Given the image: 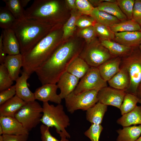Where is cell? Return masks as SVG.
Returning <instances> with one entry per match:
<instances>
[{
    "mask_svg": "<svg viewBox=\"0 0 141 141\" xmlns=\"http://www.w3.org/2000/svg\"><path fill=\"white\" fill-rule=\"evenodd\" d=\"M83 49L74 41L61 44L35 72L42 85L56 84L61 77L67 72L70 64L79 56Z\"/></svg>",
    "mask_w": 141,
    "mask_h": 141,
    "instance_id": "obj_1",
    "label": "cell"
},
{
    "mask_svg": "<svg viewBox=\"0 0 141 141\" xmlns=\"http://www.w3.org/2000/svg\"><path fill=\"white\" fill-rule=\"evenodd\" d=\"M57 26L33 48L23 55V72L29 76L44 63L61 44L63 33Z\"/></svg>",
    "mask_w": 141,
    "mask_h": 141,
    "instance_id": "obj_2",
    "label": "cell"
},
{
    "mask_svg": "<svg viewBox=\"0 0 141 141\" xmlns=\"http://www.w3.org/2000/svg\"><path fill=\"white\" fill-rule=\"evenodd\" d=\"M57 25L25 18L16 20L10 28L14 32L22 55L31 50Z\"/></svg>",
    "mask_w": 141,
    "mask_h": 141,
    "instance_id": "obj_3",
    "label": "cell"
},
{
    "mask_svg": "<svg viewBox=\"0 0 141 141\" xmlns=\"http://www.w3.org/2000/svg\"><path fill=\"white\" fill-rule=\"evenodd\" d=\"M61 7L60 3L57 0H35L25 10V17L56 25L59 20Z\"/></svg>",
    "mask_w": 141,
    "mask_h": 141,
    "instance_id": "obj_4",
    "label": "cell"
},
{
    "mask_svg": "<svg viewBox=\"0 0 141 141\" xmlns=\"http://www.w3.org/2000/svg\"><path fill=\"white\" fill-rule=\"evenodd\" d=\"M43 115L41 122L43 124L50 127H54L58 133L62 132L67 138L70 136L66 130L70 125V119L64 110L61 104L56 106L50 104L48 102H43Z\"/></svg>",
    "mask_w": 141,
    "mask_h": 141,
    "instance_id": "obj_5",
    "label": "cell"
},
{
    "mask_svg": "<svg viewBox=\"0 0 141 141\" xmlns=\"http://www.w3.org/2000/svg\"><path fill=\"white\" fill-rule=\"evenodd\" d=\"M138 46L132 48L128 54L121 58L120 67L127 70L130 77V86L126 92L137 96L141 83V50Z\"/></svg>",
    "mask_w": 141,
    "mask_h": 141,
    "instance_id": "obj_6",
    "label": "cell"
},
{
    "mask_svg": "<svg viewBox=\"0 0 141 141\" xmlns=\"http://www.w3.org/2000/svg\"><path fill=\"white\" fill-rule=\"evenodd\" d=\"M79 56L90 67L97 68L106 61L114 57L96 38L90 43L86 44Z\"/></svg>",
    "mask_w": 141,
    "mask_h": 141,
    "instance_id": "obj_7",
    "label": "cell"
},
{
    "mask_svg": "<svg viewBox=\"0 0 141 141\" xmlns=\"http://www.w3.org/2000/svg\"><path fill=\"white\" fill-rule=\"evenodd\" d=\"M42 115V107L35 100L26 102L14 117L29 132L41 122Z\"/></svg>",
    "mask_w": 141,
    "mask_h": 141,
    "instance_id": "obj_8",
    "label": "cell"
},
{
    "mask_svg": "<svg viewBox=\"0 0 141 141\" xmlns=\"http://www.w3.org/2000/svg\"><path fill=\"white\" fill-rule=\"evenodd\" d=\"M99 91L92 90L78 94L72 92L64 99L67 111L71 114L79 109L86 111L98 102L97 95Z\"/></svg>",
    "mask_w": 141,
    "mask_h": 141,
    "instance_id": "obj_9",
    "label": "cell"
},
{
    "mask_svg": "<svg viewBox=\"0 0 141 141\" xmlns=\"http://www.w3.org/2000/svg\"><path fill=\"white\" fill-rule=\"evenodd\" d=\"M107 86V82L102 78L98 68L90 67L87 73L81 79L73 92L78 94L91 90L99 91Z\"/></svg>",
    "mask_w": 141,
    "mask_h": 141,
    "instance_id": "obj_10",
    "label": "cell"
},
{
    "mask_svg": "<svg viewBox=\"0 0 141 141\" xmlns=\"http://www.w3.org/2000/svg\"><path fill=\"white\" fill-rule=\"evenodd\" d=\"M126 93L124 90L107 86L98 91L97 97L98 102L102 104L120 109Z\"/></svg>",
    "mask_w": 141,
    "mask_h": 141,
    "instance_id": "obj_11",
    "label": "cell"
},
{
    "mask_svg": "<svg viewBox=\"0 0 141 141\" xmlns=\"http://www.w3.org/2000/svg\"><path fill=\"white\" fill-rule=\"evenodd\" d=\"M58 87L56 84H45L38 88L34 93L35 100L44 102L49 101L57 104H61L62 99L57 93Z\"/></svg>",
    "mask_w": 141,
    "mask_h": 141,
    "instance_id": "obj_12",
    "label": "cell"
},
{
    "mask_svg": "<svg viewBox=\"0 0 141 141\" xmlns=\"http://www.w3.org/2000/svg\"><path fill=\"white\" fill-rule=\"evenodd\" d=\"M0 125L2 128L3 134L18 135L29 133L15 117L0 116Z\"/></svg>",
    "mask_w": 141,
    "mask_h": 141,
    "instance_id": "obj_13",
    "label": "cell"
},
{
    "mask_svg": "<svg viewBox=\"0 0 141 141\" xmlns=\"http://www.w3.org/2000/svg\"><path fill=\"white\" fill-rule=\"evenodd\" d=\"M2 42L6 54L16 55L20 53V44L15 34L11 28L3 30Z\"/></svg>",
    "mask_w": 141,
    "mask_h": 141,
    "instance_id": "obj_14",
    "label": "cell"
},
{
    "mask_svg": "<svg viewBox=\"0 0 141 141\" xmlns=\"http://www.w3.org/2000/svg\"><path fill=\"white\" fill-rule=\"evenodd\" d=\"M79 79L66 72L61 77L57 84L60 90L59 94L61 98L64 99L74 91L79 82Z\"/></svg>",
    "mask_w": 141,
    "mask_h": 141,
    "instance_id": "obj_15",
    "label": "cell"
},
{
    "mask_svg": "<svg viewBox=\"0 0 141 141\" xmlns=\"http://www.w3.org/2000/svg\"><path fill=\"white\" fill-rule=\"evenodd\" d=\"M121 58L113 57L107 60L98 67L102 78L107 82L120 70Z\"/></svg>",
    "mask_w": 141,
    "mask_h": 141,
    "instance_id": "obj_16",
    "label": "cell"
},
{
    "mask_svg": "<svg viewBox=\"0 0 141 141\" xmlns=\"http://www.w3.org/2000/svg\"><path fill=\"white\" fill-rule=\"evenodd\" d=\"M30 77L23 72L21 75L15 81L16 95L26 102L35 100L34 93L30 90L27 85V81Z\"/></svg>",
    "mask_w": 141,
    "mask_h": 141,
    "instance_id": "obj_17",
    "label": "cell"
},
{
    "mask_svg": "<svg viewBox=\"0 0 141 141\" xmlns=\"http://www.w3.org/2000/svg\"><path fill=\"white\" fill-rule=\"evenodd\" d=\"M115 35L114 41L127 46H138L141 43L140 31L118 32Z\"/></svg>",
    "mask_w": 141,
    "mask_h": 141,
    "instance_id": "obj_18",
    "label": "cell"
},
{
    "mask_svg": "<svg viewBox=\"0 0 141 141\" xmlns=\"http://www.w3.org/2000/svg\"><path fill=\"white\" fill-rule=\"evenodd\" d=\"M3 64L11 79L15 81L19 77L20 69L23 66V56L21 53L16 55H7Z\"/></svg>",
    "mask_w": 141,
    "mask_h": 141,
    "instance_id": "obj_19",
    "label": "cell"
},
{
    "mask_svg": "<svg viewBox=\"0 0 141 141\" xmlns=\"http://www.w3.org/2000/svg\"><path fill=\"white\" fill-rule=\"evenodd\" d=\"M26 102L16 95L0 106V116L14 117L15 114Z\"/></svg>",
    "mask_w": 141,
    "mask_h": 141,
    "instance_id": "obj_20",
    "label": "cell"
},
{
    "mask_svg": "<svg viewBox=\"0 0 141 141\" xmlns=\"http://www.w3.org/2000/svg\"><path fill=\"white\" fill-rule=\"evenodd\" d=\"M120 67L119 71L107 82L110 87L126 92L130 86V77L125 68Z\"/></svg>",
    "mask_w": 141,
    "mask_h": 141,
    "instance_id": "obj_21",
    "label": "cell"
},
{
    "mask_svg": "<svg viewBox=\"0 0 141 141\" xmlns=\"http://www.w3.org/2000/svg\"><path fill=\"white\" fill-rule=\"evenodd\" d=\"M107 109V105L98 102L86 110V120L91 124H101Z\"/></svg>",
    "mask_w": 141,
    "mask_h": 141,
    "instance_id": "obj_22",
    "label": "cell"
},
{
    "mask_svg": "<svg viewBox=\"0 0 141 141\" xmlns=\"http://www.w3.org/2000/svg\"><path fill=\"white\" fill-rule=\"evenodd\" d=\"M117 123L123 127L141 125V105H137L132 110L122 115L117 120Z\"/></svg>",
    "mask_w": 141,
    "mask_h": 141,
    "instance_id": "obj_23",
    "label": "cell"
},
{
    "mask_svg": "<svg viewBox=\"0 0 141 141\" xmlns=\"http://www.w3.org/2000/svg\"><path fill=\"white\" fill-rule=\"evenodd\" d=\"M116 132L118 135L116 141H135L141 134V125L123 127Z\"/></svg>",
    "mask_w": 141,
    "mask_h": 141,
    "instance_id": "obj_24",
    "label": "cell"
},
{
    "mask_svg": "<svg viewBox=\"0 0 141 141\" xmlns=\"http://www.w3.org/2000/svg\"><path fill=\"white\" fill-rule=\"evenodd\" d=\"M101 44L109 52L113 57L121 58L126 56L132 50V48L110 40H100Z\"/></svg>",
    "mask_w": 141,
    "mask_h": 141,
    "instance_id": "obj_25",
    "label": "cell"
},
{
    "mask_svg": "<svg viewBox=\"0 0 141 141\" xmlns=\"http://www.w3.org/2000/svg\"><path fill=\"white\" fill-rule=\"evenodd\" d=\"M90 67L87 63L79 56L70 64L67 72L79 79L84 76Z\"/></svg>",
    "mask_w": 141,
    "mask_h": 141,
    "instance_id": "obj_26",
    "label": "cell"
},
{
    "mask_svg": "<svg viewBox=\"0 0 141 141\" xmlns=\"http://www.w3.org/2000/svg\"><path fill=\"white\" fill-rule=\"evenodd\" d=\"M100 10L104 11L117 18L120 21L128 20L116 3L104 1L101 3L97 7Z\"/></svg>",
    "mask_w": 141,
    "mask_h": 141,
    "instance_id": "obj_27",
    "label": "cell"
},
{
    "mask_svg": "<svg viewBox=\"0 0 141 141\" xmlns=\"http://www.w3.org/2000/svg\"><path fill=\"white\" fill-rule=\"evenodd\" d=\"M96 22L110 27L113 24L120 22L115 17L95 7L90 15Z\"/></svg>",
    "mask_w": 141,
    "mask_h": 141,
    "instance_id": "obj_28",
    "label": "cell"
},
{
    "mask_svg": "<svg viewBox=\"0 0 141 141\" xmlns=\"http://www.w3.org/2000/svg\"><path fill=\"white\" fill-rule=\"evenodd\" d=\"M114 33L128 31H140L139 24L132 19L127 20L113 24L110 27Z\"/></svg>",
    "mask_w": 141,
    "mask_h": 141,
    "instance_id": "obj_29",
    "label": "cell"
},
{
    "mask_svg": "<svg viewBox=\"0 0 141 141\" xmlns=\"http://www.w3.org/2000/svg\"><path fill=\"white\" fill-rule=\"evenodd\" d=\"M70 17L64 25L63 27L62 38L66 39L72 36L75 30L76 22L82 15L78 10L71 11Z\"/></svg>",
    "mask_w": 141,
    "mask_h": 141,
    "instance_id": "obj_30",
    "label": "cell"
},
{
    "mask_svg": "<svg viewBox=\"0 0 141 141\" xmlns=\"http://www.w3.org/2000/svg\"><path fill=\"white\" fill-rule=\"evenodd\" d=\"M5 4V7L13 15L17 20L25 18V11L19 0H3Z\"/></svg>",
    "mask_w": 141,
    "mask_h": 141,
    "instance_id": "obj_31",
    "label": "cell"
},
{
    "mask_svg": "<svg viewBox=\"0 0 141 141\" xmlns=\"http://www.w3.org/2000/svg\"><path fill=\"white\" fill-rule=\"evenodd\" d=\"M139 99L137 96L126 92L120 108L121 114L122 115L133 109L138 103Z\"/></svg>",
    "mask_w": 141,
    "mask_h": 141,
    "instance_id": "obj_32",
    "label": "cell"
},
{
    "mask_svg": "<svg viewBox=\"0 0 141 141\" xmlns=\"http://www.w3.org/2000/svg\"><path fill=\"white\" fill-rule=\"evenodd\" d=\"M17 20L5 7L0 8V27L3 30L10 28Z\"/></svg>",
    "mask_w": 141,
    "mask_h": 141,
    "instance_id": "obj_33",
    "label": "cell"
},
{
    "mask_svg": "<svg viewBox=\"0 0 141 141\" xmlns=\"http://www.w3.org/2000/svg\"><path fill=\"white\" fill-rule=\"evenodd\" d=\"M96 34L100 40H114L115 33L111 29L110 27L96 22L93 26Z\"/></svg>",
    "mask_w": 141,
    "mask_h": 141,
    "instance_id": "obj_34",
    "label": "cell"
},
{
    "mask_svg": "<svg viewBox=\"0 0 141 141\" xmlns=\"http://www.w3.org/2000/svg\"><path fill=\"white\" fill-rule=\"evenodd\" d=\"M50 128L42 124L40 127L42 141H69L65 134L62 132L58 133L61 138L60 140L57 139L53 136L50 131Z\"/></svg>",
    "mask_w": 141,
    "mask_h": 141,
    "instance_id": "obj_35",
    "label": "cell"
},
{
    "mask_svg": "<svg viewBox=\"0 0 141 141\" xmlns=\"http://www.w3.org/2000/svg\"><path fill=\"white\" fill-rule=\"evenodd\" d=\"M13 81L3 64L0 65V91L8 89L12 85Z\"/></svg>",
    "mask_w": 141,
    "mask_h": 141,
    "instance_id": "obj_36",
    "label": "cell"
},
{
    "mask_svg": "<svg viewBox=\"0 0 141 141\" xmlns=\"http://www.w3.org/2000/svg\"><path fill=\"white\" fill-rule=\"evenodd\" d=\"M134 0H117L116 3L128 20L132 19Z\"/></svg>",
    "mask_w": 141,
    "mask_h": 141,
    "instance_id": "obj_37",
    "label": "cell"
},
{
    "mask_svg": "<svg viewBox=\"0 0 141 141\" xmlns=\"http://www.w3.org/2000/svg\"><path fill=\"white\" fill-rule=\"evenodd\" d=\"M103 129L101 124H91L89 128L85 132L84 134L91 141H99L100 136Z\"/></svg>",
    "mask_w": 141,
    "mask_h": 141,
    "instance_id": "obj_38",
    "label": "cell"
},
{
    "mask_svg": "<svg viewBox=\"0 0 141 141\" xmlns=\"http://www.w3.org/2000/svg\"><path fill=\"white\" fill-rule=\"evenodd\" d=\"M78 34L79 36L85 40L87 44L91 43L96 38L97 36L94 27L93 26L80 29Z\"/></svg>",
    "mask_w": 141,
    "mask_h": 141,
    "instance_id": "obj_39",
    "label": "cell"
},
{
    "mask_svg": "<svg viewBox=\"0 0 141 141\" xmlns=\"http://www.w3.org/2000/svg\"><path fill=\"white\" fill-rule=\"evenodd\" d=\"M77 9L82 15L90 16L94 8L87 0H76Z\"/></svg>",
    "mask_w": 141,
    "mask_h": 141,
    "instance_id": "obj_40",
    "label": "cell"
},
{
    "mask_svg": "<svg viewBox=\"0 0 141 141\" xmlns=\"http://www.w3.org/2000/svg\"><path fill=\"white\" fill-rule=\"evenodd\" d=\"M96 22L95 19L91 16L82 15L77 19L76 25L81 29L93 26Z\"/></svg>",
    "mask_w": 141,
    "mask_h": 141,
    "instance_id": "obj_41",
    "label": "cell"
},
{
    "mask_svg": "<svg viewBox=\"0 0 141 141\" xmlns=\"http://www.w3.org/2000/svg\"><path fill=\"white\" fill-rule=\"evenodd\" d=\"M16 95L15 85L1 91L0 93V105L2 104Z\"/></svg>",
    "mask_w": 141,
    "mask_h": 141,
    "instance_id": "obj_42",
    "label": "cell"
},
{
    "mask_svg": "<svg viewBox=\"0 0 141 141\" xmlns=\"http://www.w3.org/2000/svg\"><path fill=\"white\" fill-rule=\"evenodd\" d=\"M28 134L18 135L3 134L0 136V141H27Z\"/></svg>",
    "mask_w": 141,
    "mask_h": 141,
    "instance_id": "obj_43",
    "label": "cell"
},
{
    "mask_svg": "<svg viewBox=\"0 0 141 141\" xmlns=\"http://www.w3.org/2000/svg\"><path fill=\"white\" fill-rule=\"evenodd\" d=\"M132 19L139 24L141 22V0L134 1Z\"/></svg>",
    "mask_w": 141,
    "mask_h": 141,
    "instance_id": "obj_44",
    "label": "cell"
},
{
    "mask_svg": "<svg viewBox=\"0 0 141 141\" xmlns=\"http://www.w3.org/2000/svg\"><path fill=\"white\" fill-rule=\"evenodd\" d=\"M2 37L1 34L0 37V63L1 64L4 63L7 55L4 50L2 42Z\"/></svg>",
    "mask_w": 141,
    "mask_h": 141,
    "instance_id": "obj_45",
    "label": "cell"
},
{
    "mask_svg": "<svg viewBox=\"0 0 141 141\" xmlns=\"http://www.w3.org/2000/svg\"><path fill=\"white\" fill-rule=\"evenodd\" d=\"M66 4L68 8L72 10H77L75 0H66Z\"/></svg>",
    "mask_w": 141,
    "mask_h": 141,
    "instance_id": "obj_46",
    "label": "cell"
},
{
    "mask_svg": "<svg viewBox=\"0 0 141 141\" xmlns=\"http://www.w3.org/2000/svg\"><path fill=\"white\" fill-rule=\"evenodd\" d=\"M89 1L93 6V5L96 6V7L101 3L103 2L102 0H90Z\"/></svg>",
    "mask_w": 141,
    "mask_h": 141,
    "instance_id": "obj_47",
    "label": "cell"
},
{
    "mask_svg": "<svg viewBox=\"0 0 141 141\" xmlns=\"http://www.w3.org/2000/svg\"><path fill=\"white\" fill-rule=\"evenodd\" d=\"M31 0H19L22 6L24 8L26 6Z\"/></svg>",
    "mask_w": 141,
    "mask_h": 141,
    "instance_id": "obj_48",
    "label": "cell"
},
{
    "mask_svg": "<svg viewBox=\"0 0 141 141\" xmlns=\"http://www.w3.org/2000/svg\"><path fill=\"white\" fill-rule=\"evenodd\" d=\"M137 96L139 98L141 97V83L140 84L138 89Z\"/></svg>",
    "mask_w": 141,
    "mask_h": 141,
    "instance_id": "obj_49",
    "label": "cell"
},
{
    "mask_svg": "<svg viewBox=\"0 0 141 141\" xmlns=\"http://www.w3.org/2000/svg\"><path fill=\"white\" fill-rule=\"evenodd\" d=\"M104 1L112 3H116V0H104Z\"/></svg>",
    "mask_w": 141,
    "mask_h": 141,
    "instance_id": "obj_50",
    "label": "cell"
},
{
    "mask_svg": "<svg viewBox=\"0 0 141 141\" xmlns=\"http://www.w3.org/2000/svg\"><path fill=\"white\" fill-rule=\"evenodd\" d=\"M3 134V130L2 127L0 125V135Z\"/></svg>",
    "mask_w": 141,
    "mask_h": 141,
    "instance_id": "obj_51",
    "label": "cell"
},
{
    "mask_svg": "<svg viewBox=\"0 0 141 141\" xmlns=\"http://www.w3.org/2000/svg\"><path fill=\"white\" fill-rule=\"evenodd\" d=\"M135 141H141V136Z\"/></svg>",
    "mask_w": 141,
    "mask_h": 141,
    "instance_id": "obj_52",
    "label": "cell"
},
{
    "mask_svg": "<svg viewBox=\"0 0 141 141\" xmlns=\"http://www.w3.org/2000/svg\"><path fill=\"white\" fill-rule=\"evenodd\" d=\"M138 103H140L141 104V97L139 98Z\"/></svg>",
    "mask_w": 141,
    "mask_h": 141,
    "instance_id": "obj_53",
    "label": "cell"
},
{
    "mask_svg": "<svg viewBox=\"0 0 141 141\" xmlns=\"http://www.w3.org/2000/svg\"><path fill=\"white\" fill-rule=\"evenodd\" d=\"M138 47L141 50V43H140Z\"/></svg>",
    "mask_w": 141,
    "mask_h": 141,
    "instance_id": "obj_54",
    "label": "cell"
},
{
    "mask_svg": "<svg viewBox=\"0 0 141 141\" xmlns=\"http://www.w3.org/2000/svg\"><path fill=\"white\" fill-rule=\"evenodd\" d=\"M139 24L140 26V27L141 28V22Z\"/></svg>",
    "mask_w": 141,
    "mask_h": 141,
    "instance_id": "obj_55",
    "label": "cell"
}]
</instances>
